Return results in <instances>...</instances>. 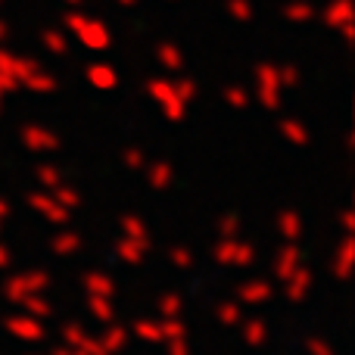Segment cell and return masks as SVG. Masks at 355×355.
Instances as JSON below:
<instances>
[{"instance_id":"obj_1","label":"cell","mask_w":355,"mask_h":355,"mask_svg":"<svg viewBox=\"0 0 355 355\" xmlns=\"http://www.w3.org/2000/svg\"><path fill=\"white\" fill-rule=\"evenodd\" d=\"M66 28L85 44L87 50H110L112 44V35L106 28V22L100 19H91V16H81V12H66Z\"/></svg>"},{"instance_id":"obj_2","label":"cell","mask_w":355,"mask_h":355,"mask_svg":"<svg viewBox=\"0 0 355 355\" xmlns=\"http://www.w3.org/2000/svg\"><path fill=\"white\" fill-rule=\"evenodd\" d=\"M50 287V275L44 268H35V271H22V275H12L6 277L3 284V296L10 302H22L25 296L31 293H41V290Z\"/></svg>"},{"instance_id":"obj_3","label":"cell","mask_w":355,"mask_h":355,"mask_svg":"<svg viewBox=\"0 0 355 355\" xmlns=\"http://www.w3.org/2000/svg\"><path fill=\"white\" fill-rule=\"evenodd\" d=\"M256 85H259V103L268 112H275L281 106V75H277L275 62H262L256 69Z\"/></svg>"},{"instance_id":"obj_4","label":"cell","mask_w":355,"mask_h":355,"mask_svg":"<svg viewBox=\"0 0 355 355\" xmlns=\"http://www.w3.org/2000/svg\"><path fill=\"white\" fill-rule=\"evenodd\" d=\"M147 91H150V97L162 106V112H166L168 122H181L187 103L175 94V85H168V81H162V78H153V81H147Z\"/></svg>"},{"instance_id":"obj_5","label":"cell","mask_w":355,"mask_h":355,"mask_svg":"<svg viewBox=\"0 0 355 355\" xmlns=\"http://www.w3.org/2000/svg\"><path fill=\"white\" fill-rule=\"evenodd\" d=\"M19 137H22V144L31 150V153H53V150H60V144H62L60 137H56L50 128H44V125H22Z\"/></svg>"},{"instance_id":"obj_6","label":"cell","mask_w":355,"mask_h":355,"mask_svg":"<svg viewBox=\"0 0 355 355\" xmlns=\"http://www.w3.org/2000/svg\"><path fill=\"white\" fill-rule=\"evenodd\" d=\"M28 206L35 209V212H41V218L53 221V225H66V221H69V209H62L50 193H31L28 196Z\"/></svg>"},{"instance_id":"obj_7","label":"cell","mask_w":355,"mask_h":355,"mask_svg":"<svg viewBox=\"0 0 355 355\" xmlns=\"http://www.w3.org/2000/svg\"><path fill=\"white\" fill-rule=\"evenodd\" d=\"M35 69H37L35 60H22V56H12V53H6V50H0V75L12 78L16 85H22V78L31 75Z\"/></svg>"},{"instance_id":"obj_8","label":"cell","mask_w":355,"mask_h":355,"mask_svg":"<svg viewBox=\"0 0 355 355\" xmlns=\"http://www.w3.org/2000/svg\"><path fill=\"white\" fill-rule=\"evenodd\" d=\"M6 331H10L12 337H19V340H31V343L44 340V324L41 321H35L31 315H16V318H10L6 321Z\"/></svg>"},{"instance_id":"obj_9","label":"cell","mask_w":355,"mask_h":355,"mask_svg":"<svg viewBox=\"0 0 355 355\" xmlns=\"http://www.w3.org/2000/svg\"><path fill=\"white\" fill-rule=\"evenodd\" d=\"M300 265H302L300 246H296V243H287L281 252H277V259H275V275H277V281H287V277L293 275Z\"/></svg>"},{"instance_id":"obj_10","label":"cell","mask_w":355,"mask_h":355,"mask_svg":"<svg viewBox=\"0 0 355 355\" xmlns=\"http://www.w3.org/2000/svg\"><path fill=\"white\" fill-rule=\"evenodd\" d=\"M284 284H287V300L290 302H302L306 300V293H309V287H312V271H309L306 265H300V268H296Z\"/></svg>"},{"instance_id":"obj_11","label":"cell","mask_w":355,"mask_h":355,"mask_svg":"<svg viewBox=\"0 0 355 355\" xmlns=\"http://www.w3.org/2000/svg\"><path fill=\"white\" fill-rule=\"evenodd\" d=\"M352 250H355L352 234H346V237L340 240L337 256H334V277H337V281H346V277H349V271H352Z\"/></svg>"},{"instance_id":"obj_12","label":"cell","mask_w":355,"mask_h":355,"mask_svg":"<svg viewBox=\"0 0 355 355\" xmlns=\"http://www.w3.org/2000/svg\"><path fill=\"white\" fill-rule=\"evenodd\" d=\"M87 81H91L94 87H100V91H112V87L119 85V75L112 66H106V62H94V66H87Z\"/></svg>"},{"instance_id":"obj_13","label":"cell","mask_w":355,"mask_h":355,"mask_svg":"<svg viewBox=\"0 0 355 355\" xmlns=\"http://www.w3.org/2000/svg\"><path fill=\"white\" fill-rule=\"evenodd\" d=\"M147 246L144 243H137V240H131V237H122L116 243V256L122 259L125 265H144V259H147Z\"/></svg>"},{"instance_id":"obj_14","label":"cell","mask_w":355,"mask_h":355,"mask_svg":"<svg viewBox=\"0 0 355 355\" xmlns=\"http://www.w3.org/2000/svg\"><path fill=\"white\" fill-rule=\"evenodd\" d=\"M81 284H85V290H87V293H94V296H112V293H116L112 277L103 275V271H87V275L81 277Z\"/></svg>"},{"instance_id":"obj_15","label":"cell","mask_w":355,"mask_h":355,"mask_svg":"<svg viewBox=\"0 0 355 355\" xmlns=\"http://www.w3.org/2000/svg\"><path fill=\"white\" fill-rule=\"evenodd\" d=\"M271 296H275V290H271L268 281H246L243 287H240V300L250 302V306H256V302H268Z\"/></svg>"},{"instance_id":"obj_16","label":"cell","mask_w":355,"mask_h":355,"mask_svg":"<svg viewBox=\"0 0 355 355\" xmlns=\"http://www.w3.org/2000/svg\"><path fill=\"white\" fill-rule=\"evenodd\" d=\"M122 231H125V237H131V240H137V243H144L147 250H153V240H150L147 225H144L137 215H122Z\"/></svg>"},{"instance_id":"obj_17","label":"cell","mask_w":355,"mask_h":355,"mask_svg":"<svg viewBox=\"0 0 355 355\" xmlns=\"http://www.w3.org/2000/svg\"><path fill=\"white\" fill-rule=\"evenodd\" d=\"M277 231L284 234V240H287V243H296V240H300V234H302V218L293 212V209H287V212L277 215Z\"/></svg>"},{"instance_id":"obj_18","label":"cell","mask_w":355,"mask_h":355,"mask_svg":"<svg viewBox=\"0 0 355 355\" xmlns=\"http://www.w3.org/2000/svg\"><path fill=\"white\" fill-rule=\"evenodd\" d=\"M324 22L331 25V28H340V25L352 22V0H334L324 12Z\"/></svg>"},{"instance_id":"obj_19","label":"cell","mask_w":355,"mask_h":355,"mask_svg":"<svg viewBox=\"0 0 355 355\" xmlns=\"http://www.w3.org/2000/svg\"><path fill=\"white\" fill-rule=\"evenodd\" d=\"M277 128H281V135L287 137L293 147H306V144H309V128L302 122H296V119H281V125H277Z\"/></svg>"},{"instance_id":"obj_20","label":"cell","mask_w":355,"mask_h":355,"mask_svg":"<svg viewBox=\"0 0 355 355\" xmlns=\"http://www.w3.org/2000/svg\"><path fill=\"white\" fill-rule=\"evenodd\" d=\"M156 56H159V62L168 69V72H181L184 69V56H181V50H178L172 41H162L159 47H156Z\"/></svg>"},{"instance_id":"obj_21","label":"cell","mask_w":355,"mask_h":355,"mask_svg":"<svg viewBox=\"0 0 355 355\" xmlns=\"http://www.w3.org/2000/svg\"><path fill=\"white\" fill-rule=\"evenodd\" d=\"M50 250H53L56 256H72V252L81 250V234H72V231L56 234V237L50 240Z\"/></svg>"},{"instance_id":"obj_22","label":"cell","mask_w":355,"mask_h":355,"mask_svg":"<svg viewBox=\"0 0 355 355\" xmlns=\"http://www.w3.org/2000/svg\"><path fill=\"white\" fill-rule=\"evenodd\" d=\"M22 85L28 87V91H37V94H50V91H56V78H53V75H47V72H41V66H37L31 75H25Z\"/></svg>"},{"instance_id":"obj_23","label":"cell","mask_w":355,"mask_h":355,"mask_svg":"<svg viewBox=\"0 0 355 355\" xmlns=\"http://www.w3.org/2000/svg\"><path fill=\"white\" fill-rule=\"evenodd\" d=\"M172 178H175L172 162H156V166H150L147 181H150V187H153V190H166L168 184H172Z\"/></svg>"},{"instance_id":"obj_24","label":"cell","mask_w":355,"mask_h":355,"mask_svg":"<svg viewBox=\"0 0 355 355\" xmlns=\"http://www.w3.org/2000/svg\"><path fill=\"white\" fill-rule=\"evenodd\" d=\"M50 196H53V200L60 202L62 209H69V212L81 206V193H78V190H75V187H69V184H62V181L56 184L53 190H50Z\"/></svg>"},{"instance_id":"obj_25","label":"cell","mask_w":355,"mask_h":355,"mask_svg":"<svg viewBox=\"0 0 355 355\" xmlns=\"http://www.w3.org/2000/svg\"><path fill=\"white\" fill-rule=\"evenodd\" d=\"M100 343H103V349L112 355V352L125 349V343H128V331H125V327H119V324H112L110 331L103 334V340H100Z\"/></svg>"},{"instance_id":"obj_26","label":"cell","mask_w":355,"mask_h":355,"mask_svg":"<svg viewBox=\"0 0 355 355\" xmlns=\"http://www.w3.org/2000/svg\"><path fill=\"white\" fill-rule=\"evenodd\" d=\"M135 334H137V340H144V343H159L162 340V327L150 318L135 321Z\"/></svg>"},{"instance_id":"obj_27","label":"cell","mask_w":355,"mask_h":355,"mask_svg":"<svg viewBox=\"0 0 355 355\" xmlns=\"http://www.w3.org/2000/svg\"><path fill=\"white\" fill-rule=\"evenodd\" d=\"M87 309H91V315L97 321H112L116 315H112V306H110V296H87Z\"/></svg>"},{"instance_id":"obj_28","label":"cell","mask_w":355,"mask_h":355,"mask_svg":"<svg viewBox=\"0 0 355 355\" xmlns=\"http://www.w3.org/2000/svg\"><path fill=\"white\" fill-rule=\"evenodd\" d=\"M256 262V246L246 243V240H237L234 243V256H231V265H237V268H246V265Z\"/></svg>"},{"instance_id":"obj_29","label":"cell","mask_w":355,"mask_h":355,"mask_svg":"<svg viewBox=\"0 0 355 355\" xmlns=\"http://www.w3.org/2000/svg\"><path fill=\"white\" fill-rule=\"evenodd\" d=\"M22 306L28 309V315H35V318H50V315H53V306H50V302L44 300L41 293H31V296H25V300H22Z\"/></svg>"},{"instance_id":"obj_30","label":"cell","mask_w":355,"mask_h":355,"mask_svg":"<svg viewBox=\"0 0 355 355\" xmlns=\"http://www.w3.org/2000/svg\"><path fill=\"white\" fill-rule=\"evenodd\" d=\"M284 16L290 19V22H309V19L315 16V10H312V3H306V0H300V3H287L284 6Z\"/></svg>"},{"instance_id":"obj_31","label":"cell","mask_w":355,"mask_h":355,"mask_svg":"<svg viewBox=\"0 0 355 355\" xmlns=\"http://www.w3.org/2000/svg\"><path fill=\"white\" fill-rule=\"evenodd\" d=\"M181 309H184V300H181V293H166L159 300V315L162 318H178V315H181Z\"/></svg>"},{"instance_id":"obj_32","label":"cell","mask_w":355,"mask_h":355,"mask_svg":"<svg viewBox=\"0 0 355 355\" xmlns=\"http://www.w3.org/2000/svg\"><path fill=\"white\" fill-rule=\"evenodd\" d=\"M243 337H246V343H250V346H262L265 337H268V327H265V321L256 318V321H250V324H246Z\"/></svg>"},{"instance_id":"obj_33","label":"cell","mask_w":355,"mask_h":355,"mask_svg":"<svg viewBox=\"0 0 355 355\" xmlns=\"http://www.w3.org/2000/svg\"><path fill=\"white\" fill-rule=\"evenodd\" d=\"M41 41H44V47H47L50 53H66V50H69V44H66V37H62V31L47 28V31L41 35Z\"/></svg>"},{"instance_id":"obj_34","label":"cell","mask_w":355,"mask_h":355,"mask_svg":"<svg viewBox=\"0 0 355 355\" xmlns=\"http://www.w3.org/2000/svg\"><path fill=\"white\" fill-rule=\"evenodd\" d=\"M227 12H231L237 22H250L252 19V3L250 0H227Z\"/></svg>"},{"instance_id":"obj_35","label":"cell","mask_w":355,"mask_h":355,"mask_svg":"<svg viewBox=\"0 0 355 355\" xmlns=\"http://www.w3.org/2000/svg\"><path fill=\"white\" fill-rule=\"evenodd\" d=\"M37 181H41V187L53 190L56 184L62 181V175H60V168L56 166H37Z\"/></svg>"},{"instance_id":"obj_36","label":"cell","mask_w":355,"mask_h":355,"mask_svg":"<svg viewBox=\"0 0 355 355\" xmlns=\"http://www.w3.org/2000/svg\"><path fill=\"white\" fill-rule=\"evenodd\" d=\"M225 100L234 110H246V106H250V94H246L243 87H225Z\"/></svg>"},{"instance_id":"obj_37","label":"cell","mask_w":355,"mask_h":355,"mask_svg":"<svg viewBox=\"0 0 355 355\" xmlns=\"http://www.w3.org/2000/svg\"><path fill=\"white\" fill-rule=\"evenodd\" d=\"M159 327H162V340H178V337H184V334H187L184 321H178V318H166Z\"/></svg>"},{"instance_id":"obj_38","label":"cell","mask_w":355,"mask_h":355,"mask_svg":"<svg viewBox=\"0 0 355 355\" xmlns=\"http://www.w3.org/2000/svg\"><path fill=\"white\" fill-rule=\"evenodd\" d=\"M218 321L221 324H237L240 321V306L237 302H221L218 306Z\"/></svg>"},{"instance_id":"obj_39","label":"cell","mask_w":355,"mask_h":355,"mask_svg":"<svg viewBox=\"0 0 355 355\" xmlns=\"http://www.w3.org/2000/svg\"><path fill=\"white\" fill-rule=\"evenodd\" d=\"M175 94L184 100V103H190V100H196V81L193 78H181L175 85Z\"/></svg>"},{"instance_id":"obj_40","label":"cell","mask_w":355,"mask_h":355,"mask_svg":"<svg viewBox=\"0 0 355 355\" xmlns=\"http://www.w3.org/2000/svg\"><path fill=\"white\" fill-rule=\"evenodd\" d=\"M237 215H221L218 218V237H234L237 234Z\"/></svg>"},{"instance_id":"obj_41","label":"cell","mask_w":355,"mask_h":355,"mask_svg":"<svg viewBox=\"0 0 355 355\" xmlns=\"http://www.w3.org/2000/svg\"><path fill=\"white\" fill-rule=\"evenodd\" d=\"M168 259H172V265H178V268H190V265H193V256H190L184 246H175V250L168 252Z\"/></svg>"},{"instance_id":"obj_42","label":"cell","mask_w":355,"mask_h":355,"mask_svg":"<svg viewBox=\"0 0 355 355\" xmlns=\"http://www.w3.org/2000/svg\"><path fill=\"white\" fill-rule=\"evenodd\" d=\"M277 75H281V85H287V87H296V85H300V69H296V66L277 69Z\"/></svg>"},{"instance_id":"obj_43","label":"cell","mask_w":355,"mask_h":355,"mask_svg":"<svg viewBox=\"0 0 355 355\" xmlns=\"http://www.w3.org/2000/svg\"><path fill=\"white\" fill-rule=\"evenodd\" d=\"M122 162H125L128 168H135V172H137V168H144V153L131 147V150H125V153H122Z\"/></svg>"},{"instance_id":"obj_44","label":"cell","mask_w":355,"mask_h":355,"mask_svg":"<svg viewBox=\"0 0 355 355\" xmlns=\"http://www.w3.org/2000/svg\"><path fill=\"white\" fill-rule=\"evenodd\" d=\"M306 349L312 352V355H334V349L324 343V340H318V337H312V340H306Z\"/></svg>"},{"instance_id":"obj_45","label":"cell","mask_w":355,"mask_h":355,"mask_svg":"<svg viewBox=\"0 0 355 355\" xmlns=\"http://www.w3.org/2000/svg\"><path fill=\"white\" fill-rule=\"evenodd\" d=\"M168 343H172V349H168V355H190V352H187V340H184V337L168 340Z\"/></svg>"},{"instance_id":"obj_46","label":"cell","mask_w":355,"mask_h":355,"mask_svg":"<svg viewBox=\"0 0 355 355\" xmlns=\"http://www.w3.org/2000/svg\"><path fill=\"white\" fill-rule=\"evenodd\" d=\"M10 250H6V246L3 243H0V268H6V265H10Z\"/></svg>"},{"instance_id":"obj_47","label":"cell","mask_w":355,"mask_h":355,"mask_svg":"<svg viewBox=\"0 0 355 355\" xmlns=\"http://www.w3.org/2000/svg\"><path fill=\"white\" fill-rule=\"evenodd\" d=\"M352 212H343V227H346V231H352Z\"/></svg>"},{"instance_id":"obj_48","label":"cell","mask_w":355,"mask_h":355,"mask_svg":"<svg viewBox=\"0 0 355 355\" xmlns=\"http://www.w3.org/2000/svg\"><path fill=\"white\" fill-rule=\"evenodd\" d=\"M116 3H119V6H135L137 0H116Z\"/></svg>"},{"instance_id":"obj_49","label":"cell","mask_w":355,"mask_h":355,"mask_svg":"<svg viewBox=\"0 0 355 355\" xmlns=\"http://www.w3.org/2000/svg\"><path fill=\"white\" fill-rule=\"evenodd\" d=\"M6 37V22H0V41Z\"/></svg>"},{"instance_id":"obj_50","label":"cell","mask_w":355,"mask_h":355,"mask_svg":"<svg viewBox=\"0 0 355 355\" xmlns=\"http://www.w3.org/2000/svg\"><path fill=\"white\" fill-rule=\"evenodd\" d=\"M53 355H72L69 349H53Z\"/></svg>"},{"instance_id":"obj_51","label":"cell","mask_w":355,"mask_h":355,"mask_svg":"<svg viewBox=\"0 0 355 355\" xmlns=\"http://www.w3.org/2000/svg\"><path fill=\"white\" fill-rule=\"evenodd\" d=\"M66 3L69 6H78V3H85V0H66Z\"/></svg>"},{"instance_id":"obj_52","label":"cell","mask_w":355,"mask_h":355,"mask_svg":"<svg viewBox=\"0 0 355 355\" xmlns=\"http://www.w3.org/2000/svg\"><path fill=\"white\" fill-rule=\"evenodd\" d=\"M72 355H85V352H81V349H78V352H72Z\"/></svg>"},{"instance_id":"obj_53","label":"cell","mask_w":355,"mask_h":355,"mask_svg":"<svg viewBox=\"0 0 355 355\" xmlns=\"http://www.w3.org/2000/svg\"><path fill=\"white\" fill-rule=\"evenodd\" d=\"M0 3H3V0H0Z\"/></svg>"}]
</instances>
